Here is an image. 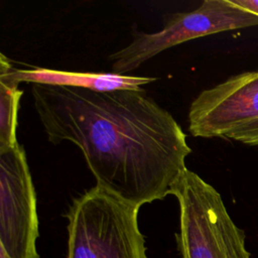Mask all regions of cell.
Returning a JSON list of instances; mask_svg holds the SVG:
<instances>
[{
	"label": "cell",
	"mask_w": 258,
	"mask_h": 258,
	"mask_svg": "<svg viewBox=\"0 0 258 258\" xmlns=\"http://www.w3.org/2000/svg\"><path fill=\"white\" fill-rule=\"evenodd\" d=\"M0 258H11V257L7 254V252L3 248L0 247Z\"/></svg>",
	"instance_id": "8fae6325"
},
{
	"label": "cell",
	"mask_w": 258,
	"mask_h": 258,
	"mask_svg": "<svg viewBox=\"0 0 258 258\" xmlns=\"http://www.w3.org/2000/svg\"><path fill=\"white\" fill-rule=\"evenodd\" d=\"M234 3L242 8L258 15V0H233Z\"/></svg>",
	"instance_id": "30bf717a"
},
{
	"label": "cell",
	"mask_w": 258,
	"mask_h": 258,
	"mask_svg": "<svg viewBox=\"0 0 258 258\" xmlns=\"http://www.w3.org/2000/svg\"><path fill=\"white\" fill-rule=\"evenodd\" d=\"M18 85L0 76V152L19 144L16 137L17 115L23 91Z\"/></svg>",
	"instance_id": "ba28073f"
},
{
	"label": "cell",
	"mask_w": 258,
	"mask_h": 258,
	"mask_svg": "<svg viewBox=\"0 0 258 258\" xmlns=\"http://www.w3.org/2000/svg\"><path fill=\"white\" fill-rule=\"evenodd\" d=\"M36 196L22 145L0 152V247L11 258H40Z\"/></svg>",
	"instance_id": "5b68a950"
},
{
	"label": "cell",
	"mask_w": 258,
	"mask_h": 258,
	"mask_svg": "<svg viewBox=\"0 0 258 258\" xmlns=\"http://www.w3.org/2000/svg\"><path fill=\"white\" fill-rule=\"evenodd\" d=\"M0 76L19 83L88 89L95 92H112L117 90H135L156 80L151 77L120 75L116 73L68 72L44 68L17 69L10 60L0 54Z\"/></svg>",
	"instance_id": "52a82bcc"
},
{
	"label": "cell",
	"mask_w": 258,
	"mask_h": 258,
	"mask_svg": "<svg viewBox=\"0 0 258 258\" xmlns=\"http://www.w3.org/2000/svg\"><path fill=\"white\" fill-rule=\"evenodd\" d=\"M258 119V70L235 75L202 91L188 110V130L195 137L228 138Z\"/></svg>",
	"instance_id": "8992f818"
},
{
	"label": "cell",
	"mask_w": 258,
	"mask_h": 258,
	"mask_svg": "<svg viewBox=\"0 0 258 258\" xmlns=\"http://www.w3.org/2000/svg\"><path fill=\"white\" fill-rule=\"evenodd\" d=\"M228 139L236 140L249 146L258 147V119L241 126L232 132L228 136Z\"/></svg>",
	"instance_id": "9c48e42d"
},
{
	"label": "cell",
	"mask_w": 258,
	"mask_h": 258,
	"mask_svg": "<svg viewBox=\"0 0 258 258\" xmlns=\"http://www.w3.org/2000/svg\"><path fill=\"white\" fill-rule=\"evenodd\" d=\"M164 26L156 32H134L132 41L113 53V73L127 75L158 53L202 36L258 26V15L233 0H205L189 12L166 16Z\"/></svg>",
	"instance_id": "277c9868"
},
{
	"label": "cell",
	"mask_w": 258,
	"mask_h": 258,
	"mask_svg": "<svg viewBox=\"0 0 258 258\" xmlns=\"http://www.w3.org/2000/svg\"><path fill=\"white\" fill-rule=\"evenodd\" d=\"M49 142L80 148L97 186L137 207L163 200L186 167V135L142 89L95 92L33 84Z\"/></svg>",
	"instance_id": "6da1fadb"
},
{
	"label": "cell",
	"mask_w": 258,
	"mask_h": 258,
	"mask_svg": "<svg viewBox=\"0 0 258 258\" xmlns=\"http://www.w3.org/2000/svg\"><path fill=\"white\" fill-rule=\"evenodd\" d=\"M179 205L181 258H251L246 235L230 217L220 192L185 168L171 188Z\"/></svg>",
	"instance_id": "3957f363"
},
{
	"label": "cell",
	"mask_w": 258,
	"mask_h": 258,
	"mask_svg": "<svg viewBox=\"0 0 258 258\" xmlns=\"http://www.w3.org/2000/svg\"><path fill=\"white\" fill-rule=\"evenodd\" d=\"M139 207L94 186L76 198L68 219V258H148Z\"/></svg>",
	"instance_id": "7a4b0ae2"
}]
</instances>
